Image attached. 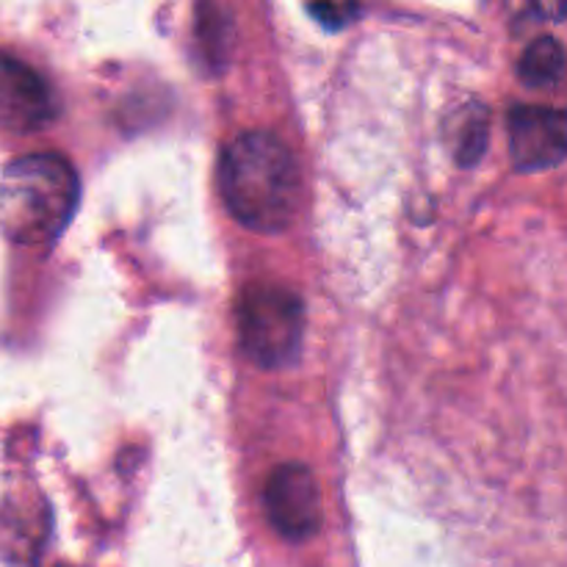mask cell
Segmentation results:
<instances>
[{"instance_id": "cell-1", "label": "cell", "mask_w": 567, "mask_h": 567, "mask_svg": "<svg viewBox=\"0 0 567 567\" xmlns=\"http://www.w3.org/2000/svg\"><path fill=\"white\" fill-rule=\"evenodd\" d=\"M299 166L282 138L247 131L225 144L219 158V192L227 210L255 233H280L299 208Z\"/></svg>"}, {"instance_id": "cell-2", "label": "cell", "mask_w": 567, "mask_h": 567, "mask_svg": "<svg viewBox=\"0 0 567 567\" xmlns=\"http://www.w3.org/2000/svg\"><path fill=\"white\" fill-rule=\"evenodd\" d=\"M78 199L81 181L64 155H22L0 177V227L17 247H50L75 216Z\"/></svg>"}, {"instance_id": "cell-3", "label": "cell", "mask_w": 567, "mask_h": 567, "mask_svg": "<svg viewBox=\"0 0 567 567\" xmlns=\"http://www.w3.org/2000/svg\"><path fill=\"white\" fill-rule=\"evenodd\" d=\"M238 341L247 358L266 371L286 369L302 349L305 305L291 288L258 282L238 299Z\"/></svg>"}, {"instance_id": "cell-4", "label": "cell", "mask_w": 567, "mask_h": 567, "mask_svg": "<svg viewBox=\"0 0 567 567\" xmlns=\"http://www.w3.org/2000/svg\"><path fill=\"white\" fill-rule=\"evenodd\" d=\"M266 518L288 543H305L321 529V496L308 465L286 463L275 468L264 491Z\"/></svg>"}, {"instance_id": "cell-5", "label": "cell", "mask_w": 567, "mask_h": 567, "mask_svg": "<svg viewBox=\"0 0 567 567\" xmlns=\"http://www.w3.org/2000/svg\"><path fill=\"white\" fill-rule=\"evenodd\" d=\"M59 114V103L50 83L25 61L0 53V131L28 136Z\"/></svg>"}, {"instance_id": "cell-6", "label": "cell", "mask_w": 567, "mask_h": 567, "mask_svg": "<svg viewBox=\"0 0 567 567\" xmlns=\"http://www.w3.org/2000/svg\"><path fill=\"white\" fill-rule=\"evenodd\" d=\"M567 125L559 109L515 105L509 111V150L518 172H546L565 161Z\"/></svg>"}, {"instance_id": "cell-7", "label": "cell", "mask_w": 567, "mask_h": 567, "mask_svg": "<svg viewBox=\"0 0 567 567\" xmlns=\"http://www.w3.org/2000/svg\"><path fill=\"white\" fill-rule=\"evenodd\" d=\"M565 72V50L554 37H540L524 50L518 61L520 81L529 89H548Z\"/></svg>"}, {"instance_id": "cell-8", "label": "cell", "mask_w": 567, "mask_h": 567, "mask_svg": "<svg viewBox=\"0 0 567 567\" xmlns=\"http://www.w3.org/2000/svg\"><path fill=\"white\" fill-rule=\"evenodd\" d=\"M454 158L463 166L476 164L482 158L487 147V138H491V127H487V111L485 105H471V109L457 111L454 116Z\"/></svg>"}, {"instance_id": "cell-9", "label": "cell", "mask_w": 567, "mask_h": 567, "mask_svg": "<svg viewBox=\"0 0 567 567\" xmlns=\"http://www.w3.org/2000/svg\"><path fill=\"white\" fill-rule=\"evenodd\" d=\"M308 11L316 17V22H321V25L330 28V31H338V28L349 25V22L360 14V6L324 3V6H308Z\"/></svg>"}]
</instances>
